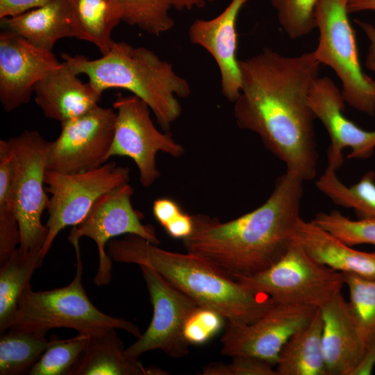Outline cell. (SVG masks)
<instances>
[{
  "label": "cell",
  "instance_id": "obj_1",
  "mask_svg": "<svg viewBox=\"0 0 375 375\" xmlns=\"http://www.w3.org/2000/svg\"><path fill=\"white\" fill-rule=\"evenodd\" d=\"M319 66L313 51L286 56L265 48L240 60L241 90L233 102L238 127L258 135L286 172L303 182L317 170L316 118L308 97Z\"/></svg>",
  "mask_w": 375,
  "mask_h": 375
},
{
  "label": "cell",
  "instance_id": "obj_2",
  "mask_svg": "<svg viewBox=\"0 0 375 375\" xmlns=\"http://www.w3.org/2000/svg\"><path fill=\"white\" fill-rule=\"evenodd\" d=\"M303 181L285 172L259 207L228 222L192 215L187 252L201 256L234 280L259 273L276 262L295 235L301 217Z\"/></svg>",
  "mask_w": 375,
  "mask_h": 375
},
{
  "label": "cell",
  "instance_id": "obj_3",
  "mask_svg": "<svg viewBox=\"0 0 375 375\" xmlns=\"http://www.w3.org/2000/svg\"><path fill=\"white\" fill-rule=\"evenodd\" d=\"M106 248L114 261L154 269L199 306L219 312L227 322L252 323L274 304L268 297L244 288L194 253L167 251L135 235L113 238Z\"/></svg>",
  "mask_w": 375,
  "mask_h": 375
},
{
  "label": "cell",
  "instance_id": "obj_4",
  "mask_svg": "<svg viewBox=\"0 0 375 375\" xmlns=\"http://www.w3.org/2000/svg\"><path fill=\"white\" fill-rule=\"evenodd\" d=\"M63 62L76 74H85L92 86L102 94L111 88L126 90L143 100L164 131L180 117L178 98L191 93L188 81L168 62L144 47L114 42L102 57L62 53Z\"/></svg>",
  "mask_w": 375,
  "mask_h": 375
},
{
  "label": "cell",
  "instance_id": "obj_5",
  "mask_svg": "<svg viewBox=\"0 0 375 375\" xmlns=\"http://www.w3.org/2000/svg\"><path fill=\"white\" fill-rule=\"evenodd\" d=\"M72 244L76 258L72 281L67 286L44 291H34L28 284L19 298L10 328L43 333L67 328L88 335L115 328L139 338L142 333L132 322L107 315L90 301L82 284L83 266L79 241Z\"/></svg>",
  "mask_w": 375,
  "mask_h": 375
},
{
  "label": "cell",
  "instance_id": "obj_6",
  "mask_svg": "<svg viewBox=\"0 0 375 375\" xmlns=\"http://www.w3.org/2000/svg\"><path fill=\"white\" fill-rule=\"evenodd\" d=\"M274 303L322 308L344 284L343 273L314 260L295 237L283 255L266 269L236 280Z\"/></svg>",
  "mask_w": 375,
  "mask_h": 375
},
{
  "label": "cell",
  "instance_id": "obj_7",
  "mask_svg": "<svg viewBox=\"0 0 375 375\" xmlns=\"http://www.w3.org/2000/svg\"><path fill=\"white\" fill-rule=\"evenodd\" d=\"M348 0H319L316 26L318 44L313 51L320 64L330 67L342 83V94L353 108L375 115V80L362 70L356 36L350 24Z\"/></svg>",
  "mask_w": 375,
  "mask_h": 375
},
{
  "label": "cell",
  "instance_id": "obj_8",
  "mask_svg": "<svg viewBox=\"0 0 375 375\" xmlns=\"http://www.w3.org/2000/svg\"><path fill=\"white\" fill-rule=\"evenodd\" d=\"M12 154V188L23 251L42 249L48 230L42 215L49 199L44 187L49 141L25 130L7 140Z\"/></svg>",
  "mask_w": 375,
  "mask_h": 375
},
{
  "label": "cell",
  "instance_id": "obj_9",
  "mask_svg": "<svg viewBox=\"0 0 375 375\" xmlns=\"http://www.w3.org/2000/svg\"><path fill=\"white\" fill-rule=\"evenodd\" d=\"M129 178V168L117 165L115 162L76 173L47 170L46 190L51 197L47 208L49 218L45 226L48 233L41 249L42 256H47L63 228L78 224L101 195L128 183Z\"/></svg>",
  "mask_w": 375,
  "mask_h": 375
},
{
  "label": "cell",
  "instance_id": "obj_10",
  "mask_svg": "<svg viewBox=\"0 0 375 375\" xmlns=\"http://www.w3.org/2000/svg\"><path fill=\"white\" fill-rule=\"evenodd\" d=\"M133 187L126 183L101 195L82 222L72 227L67 238L71 244L83 237L95 242L99 265L93 282L98 286L108 285L112 278V260L106 251L110 240L127 234L142 237L153 244H160L154 227L144 224L143 213L133 208Z\"/></svg>",
  "mask_w": 375,
  "mask_h": 375
},
{
  "label": "cell",
  "instance_id": "obj_11",
  "mask_svg": "<svg viewBox=\"0 0 375 375\" xmlns=\"http://www.w3.org/2000/svg\"><path fill=\"white\" fill-rule=\"evenodd\" d=\"M112 106L117 117L108 157L130 158L138 167L141 185L148 188L160 176L156 163L158 152L179 158L184 154V147L155 126L150 108L137 96L119 93Z\"/></svg>",
  "mask_w": 375,
  "mask_h": 375
},
{
  "label": "cell",
  "instance_id": "obj_12",
  "mask_svg": "<svg viewBox=\"0 0 375 375\" xmlns=\"http://www.w3.org/2000/svg\"><path fill=\"white\" fill-rule=\"evenodd\" d=\"M139 267L153 306V316L147 330L124 349V353L135 359L153 350H160L174 358L187 356L190 344L183 337V327L198 303L154 269L144 265Z\"/></svg>",
  "mask_w": 375,
  "mask_h": 375
},
{
  "label": "cell",
  "instance_id": "obj_13",
  "mask_svg": "<svg viewBox=\"0 0 375 375\" xmlns=\"http://www.w3.org/2000/svg\"><path fill=\"white\" fill-rule=\"evenodd\" d=\"M117 113L99 105L87 113L61 123L58 137L49 142L47 170L76 173L98 167L109 159Z\"/></svg>",
  "mask_w": 375,
  "mask_h": 375
},
{
  "label": "cell",
  "instance_id": "obj_14",
  "mask_svg": "<svg viewBox=\"0 0 375 375\" xmlns=\"http://www.w3.org/2000/svg\"><path fill=\"white\" fill-rule=\"evenodd\" d=\"M318 308L274 303L260 318L247 324L227 322L221 339V353L230 357L249 356L276 365L286 342L306 326Z\"/></svg>",
  "mask_w": 375,
  "mask_h": 375
},
{
  "label": "cell",
  "instance_id": "obj_15",
  "mask_svg": "<svg viewBox=\"0 0 375 375\" xmlns=\"http://www.w3.org/2000/svg\"><path fill=\"white\" fill-rule=\"evenodd\" d=\"M52 51L36 47L8 30L0 33V101L10 112L28 103L36 83L62 65Z\"/></svg>",
  "mask_w": 375,
  "mask_h": 375
},
{
  "label": "cell",
  "instance_id": "obj_16",
  "mask_svg": "<svg viewBox=\"0 0 375 375\" xmlns=\"http://www.w3.org/2000/svg\"><path fill=\"white\" fill-rule=\"evenodd\" d=\"M345 101L341 90L327 76L318 77L308 97V104L315 117L325 127L330 145L327 151L328 164L336 169L343 162V151L350 149V159H367L375 150V130L361 128L344 113Z\"/></svg>",
  "mask_w": 375,
  "mask_h": 375
},
{
  "label": "cell",
  "instance_id": "obj_17",
  "mask_svg": "<svg viewBox=\"0 0 375 375\" xmlns=\"http://www.w3.org/2000/svg\"><path fill=\"white\" fill-rule=\"evenodd\" d=\"M247 1L231 0L214 18L196 19L188 31L191 42L205 49L215 60L220 73L222 93L232 102L238 99L241 90L236 23Z\"/></svg>",
  "mask_w": 375,
  "mask_h": 375
},
{
  "label": "cell",
  "instance_id": "obj_18",
  "mask_svg": "<svg viewBox=\"0 0 375 375\" xmlns=\"http://www.w3.org/2000/svg\"><path fill=\"white\" fill-rule=\"evenodd\" d=\"M320 310L327 375H355L366 356L367 348L349 301L340 292Z\"/></svg>",
  "mask_w": 375,
  "mask_h": 375
},
{
  "label": "cell",
  "instance_id": "obj_19",
  "mask_svg": "<svg viewBox=\"0 0 375 375\" xmlns=\"http://www.w3.org/2000/svg\"><path fill=\"white\" fill-rule=\"evenodd\" d=\"M33 94L44 115L60 124L97 106L101 96L89 82L82 83L64 62L36 83Z\"/></svg>",
  "mask_w": 375,
  "mask_h": 375
},
{
  "label": "cell",
  "instance_id": "obj_20",
  "mask_svg": "<svg viewBox=\"0 0 375 375\" xmlns=\"http://www.w3.org/2000/svg\"><path fill=\"white\" fill-rule=\"evenodd\" d=\"M294 237L318 263L342 273L375 279V252L354 249L312 221L302 218L297 222Z\"/></svg>",
  "mask_w": 375,
  "mask_h": 375
},
{
  "label": "cell",
  "instance_id": "obj_21",
  "mask_svg": "<svg viewBox=\"0 0 375 375\" xmlns=\"http://www.w3.org/2000/svg\"><path fill=\"white\" fill-rule=\"evenodd\" d=\"M0 19L2 29L46 51H52L56 42L62 38L76 36L67 0H52L19 15Z\"/></svg>",
  "mask_w": 375,
  "mask_h": 375
},
{
  "label": "cell",
  "instance_id": "obj_22",
  "mask_svg": "<svg viewBox=\"0 0 375 375\" xmlns=\"http://www.w3.org/2000/svg\"><path fill=\"white\" fill-rule=\"evenodd\" d=\"M116 329L90 335L81 358L69 375H166L156 367H146L124 353Z\"/></svg>",
  "mask_w": 375,
  "mask_h": 375
},
{
  "label": "cell",
  "instance_id": "obj_23",
  "mask_svg": "<svg viewBox=\"0 0 375 375\" xmlns=\"http://www.w3.org/2000/svg\"><path fill=\"white\" fill-rule=\"evenodd\" d=\"M324 322L318 308L312 320L294 333L283 347L277 375H327L322 344Z\"/></svg>",
  "mask_w": 375,
  "mask_h": 375
},
{
  "label": "cell",
  "instance_id": "obj_24",
  "mask_svg": "<svg viewBox=\"0 0 375 375\" xmlns=\"http://www.w3.org/2000/svg\"><path fill=\"white\" fill-rule=\"evenodd\" d=\"M41 249L23 251L18 247L0 267V333L9 329L17 312L19 298L31 283L36 269L42 265Z\"/></svg>",
  "mask_w": 375,
  "mask_h": 375
},
{
  "label": "cell",
  "instance_id": "obj_25",
  "mask_svg": "<svg viewBox=\"0 0 375 375\" xmlns=\"http://www.w3.org/2000/svg\"><path fill=\"white\" fill-rule=\"evenodd\" d=\"M74 24L75 38L89 42L103 55L114 41L111 34L122 21L115 0H67Z\"/></svg>",
  "mask_w": 375,
  "mask_h": 375
},
{
  "label": "cell",
  "instance_id": "obj_26",
  "mask_svg": "<svg viewBox=\"0 0 375 375\" xmlns=\"http://www.w3.org/2000/svg\"><path fill=\"white\" fill-rule=\"evenodd\" d=\"M349 292V306L367 348L355 375L370 374L375 365V279L343 273Z\"/></svg>",
  "mask_w": 375,
  "mask_h": 375
},
{
  "label": "cell",
  "instance_id": "obj_27",
  "mask_svg": "<svg viewBox=\"0 0 375 375\" xmlns=\"http://www.w3.org/2000/svg\"><path fill=\"white\" fill-rule=\"evenodd\" d=\"M328 165L316 181V187L338 206L351 208L360 218L375 219V173L369 171L355 184L347 186Z\"/></svg>",
  "mask_w": 375,
  "mask_h": 375
},
{
  "label": "cell",
  "instance_id": "obj_28",
  "mask_svg": "<svg viewBox=\"0 0 375 375\" xmlns=\"http://www.w3.org/2000/svg\"><path fill=\"white\" fill-rule=\"evenodd\" d=\"M46 333L11 328L1 333L0 375L28 373L51 344Z\"/></svg>",
  "mask_w": 375,
  "mask_h": 375
},
{
  "label": "cell",
  "instance_id": "obj_29",
  "mask_svg": "<svg viewBox=\"0 0 375 375\" xmlns=\"http://www.w3.org/2000/svg\"><path fill=\"white\" fill-rule=\"evenodd\" d=\"M12 154L7 140H0V266L20 244V233L12 188Z\"/></svg>",
  "mask_w": 375,
  "mask_h": 375
},
{
  "label": "cell",
  "instance_id": "obj_30",
  "mask_svg": "<svg viewBox=\"0 0 375 375\" xmlns=\"http://www.w3.org/2000/svg\"><path fill=\"white\" fill-rule=\"evenodd\" d=\"M122 21L144 32L159 36L174 26L169 15L170 0H115Z\"/></svg>",
  "mask_w": 375,
  "mask_h": 375
},
{
  "label": "cell",
  "instance_id": "obj_31",
  "mask_svg": "<svg viewBox=\"0 0 375 375\" xmlns=\"http://www.w3.org/2000/svg\"><path fill=\"white\" fill-rule=\"evenodd\" d=\"M90 335L78 333L74 338L51 336L50 345L28 372L30 375H69L79 361Z\"/></svg>",
  "mask_w": 375,
  "mask_h": 375
},
{
  "label": "cell",
  "instance_id": "obj_32",
  "mask_svg": "<svg viewBox=\"0 0 375 375\" xmlns=\"http://www.w3.org/2000/svg\"><path fill=\"white\" fill-rule=\"evenodd\" d=\"M311 221L349 246L364 244L375 246L374 219L353 220L333 210L319 212Z\"/></svg>",
  "mask_w": 375,
  "mask_h": 375
},
{
  "label": "cell",
  "instance_id": "obj_33",
  "mask_svg": "<svg viewBox=\"0 0 375 375\" xmlns=\"http://www.w3.org/2000/svg\"><path fill=\"white\" fill-rule=\"evenodd\" d=\"M319 0H271L278 22L291 39L308 35L317 28L315 10Z\"/></svg>",
  "mask_w": 375,
  "mask_h": 375
},
{
  "label": "cell",
  "instance_id": "obj_34",
  "mask_svg": "<svg viewBox=\"0 0 375 375\" xmlns=\"http://www.w3.org/2000/svg\"><path fill=\"white\" fill-rule=\"evenodd\" d=\"M224 320L219 312L198 306L185 322L183 337L189 344H203L221 330Z\"/></svg>",
  "mask_w": 375,
  "mask_h": 375
},
{
  "label": "cell",
  "instance_id": "obj_35",
  "mask_svg": "<svg viewBox=\"0 0 375 375\" xmlns=\"http://www.w3.org/2000/svg\"><path fill=\"white\" fill-rule=\"evenodd\" d=\"M229 364L212 362L203 367L202 375H277L272 365L249 356H233Z\"/></svg>",
  "mask_w": 375,
  "mask_h": 375
},
{
  "label": "cell",
  "instance_id": "obj_36",
  "mask_svg": "<svg viewBox=\"0 0 375 375\" xmlns=\"http://www.w3.org/2000/svg\"><path fill=\"white\" fill-rule=\"evenodd\" d=\"M52 0H0V19L19 15Z\"/></svg>",
  "mask_w": 375,
  "mask_h": 375
},
{
  "label": "cell",
  "instance_id": "obj_37",
  "mask_svg": "<svg viewBox=\"0 0 375 375\" xmlns=\"http://www.w3.org/2000/svg\"><path fill=\"white\" fill-rule=\"evenodd\" d=\"M152 210L154 217L163 228L183 212L176 201L168 198L155 200Z\"/></svg>",
  "mask_w": 375,
  "mask_h": 375
},
{
  "label": "cell",
  "instance_id": "obj_38",
  "mask_svg": "<svg viewBox=\"0 0 375 375\" xmlns=\"http://www.w3.org/2000/svg\"><path fill=\"white\" fill-rule=\"evenodd\" d=\"M193 227L192 215L182 212L164 227V228L172 238L181 239L183 240L191 235Z\"/></svg>",
  "mask_w": 375,
  "mask_h": 375
},
{
  "label": "cell",
  "instance_id": "obj_39",
  "mask_svg": "<svg viewBox=\"0 0 375 375\" xmlns=\"http://www.w3.org/2000/svg\"><path fill=\"white\" fill-rule=\"evenodd\" d=\"M355 22L362 28L369 42L365 66L369 70L375 72V26L358 19H356Z\"/></svg>",
  "mask_w": 375,
  "mask_h": 375
},
{
  "label": "cell",
  "instance_id": "obj_40",
  "mask_svg": "<svg viewBox=\"0 0 375 375\" xmlns=\"http://www.w3.org/2000/svg\"><path fill=\"white\" fill-rule=\"evenodd\" d=\"M215 0H170L172 7L178 10H190L204 7Z\"/></svg>",
  "mask_w": 375,
  "mask_h": 375
},
{
  "label": "cell",
  "instance_id": "obj_41",
  "mask_svg": "<svg viewBox=\"0 0 375 375\" xmlns=\"http://www.w3.org/2000/svg\"><path fill=\"white\" fill-rule=\"evenodd\" d=\"M347 9L349 14L365 10H375V0H348Z\"/></svg>",
  "mask_w": 375,
  "mask_h": 375
}]
</instances>
